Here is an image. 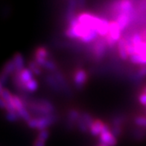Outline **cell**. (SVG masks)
Here are the masks:
<instances>
[{
    "mask_svg": "<svg viewBox=\"0 0 146 146\" xmlns=\"http://www.w3.org/2000/svg\"><path fill=\"white\" fill-rule=\"evenodd\" d=\"M51 58L50 53L44 46H39L34 52V60L38 64L41 68L43 66L45 63L48 59Z\"/></svg>",
    "mask_w": 146,
    "mask_h": 146,
    "instance_id": "6",
    "label": "cell"
},
{
    "mask_svg": "<svg viewBox=\"0 0 146 146\" xmlns=\"http://www.w3.org/2000/svg\"><path fill=\"white\" fill-rule=\"evenodd\" d=\"M142 92H144V93H145V94H146V86H145V87H143V88H142Z\"/></svg>",
    "mask_w": 146,
    "mask_h": 146,
    "instance_id": "30",
    "label": "cell"
},
{
    "mask_svg": "<svg viewBox=\"0 0 146 146\" xmlns=\"http://www.w3.org/2000/svg\"><path fill=\"white\" fill-rule=\"evenodd\" d=\"M42 69H46L50 73H54L58 70V64H56V62L52 58H49L46 60Z\"/></svg>",
    "mask_w": 146,
    "mask_h": 146,
    "instance_id": "16",
    "label": "cell"
},
{
    "mask_svg": "<svg viewBox=\"0 0 146 146\" xmlns=\"http://www.w3.org/2000/svg\"><path fill=\"white\" fill-rule=\"evenodd\" d=\"M117 49L118 54H119V58L122 60H127L129 59V54L127 51V41L125 36H121V39L119 40L117 43Z\"/></svg>",
    "mask_w": 146,
    "mask_h": 146,
    "instance_id": "9",
    "label": "cell"
},
{
    "mask_svg": "<svg viewBox=\"0 0 146 146\" xmlns=\"http://www.w3.org/2000/svg\"><path fill=\"white\" fill-rule=\"evenodd\" d=\"M89 79V75L87 72L84 69H76L73 75V83L76 90L81 91L84 90L87 84Z\"/></svg>",
    "mask_w": 146,
    "mask_h": 146,
    "instance_id": "5",
    "label": "cell"
},
{
    "mask_svg": "<svg viewBox=\"0 0 146 146\" xmlns=\"http://www.w3.org/2000/svg\"><path fill=\"white\" fill-rule=\"evenodd\" d=\"M49 136H50V132H49V131H48V129H44V130L39 131V133L37 135V138L41 139L46 142L48 139V138H49Z\"/></svg>",
    "mask_w": 146,
    "mask_h": 146,
    "instance_id": "26",
    "label": "cell"
},
{
    "mask_svg": "<svg viewBox=\"0 0 146 146\" xmlns=\"http://www.w3.org/2000/svg\"><path fill=\"white\" fill-rule=\"evenodd\" d=\"M12 60L15 66L16 72L22 71L25 68V59L21 53H16L12 58Z\"/></svg>",
    "mask_w": 146,
    "mask_h": 146,
    "instance_id": "14",
    "label": "cell"
},
{
    "mask_svg": "<svg viewBox=\"0 0 146 146\" xmlns=\"http://www.w3.org/2000/svg\"><path fill=\"white\" fill-rule=\"evenodd\" d=\"M115 21L117 23L121 31H125L133 21V19L130 15L125 14H119L115 17Z\"/></svg>",
    "mask_w": 146,
    "mask_h": 146,
    "instance_id": "10",
    "label": "cell"
},
{
    "mask_svg": "<svg viewBox=\"0 0 146 146\" xmlns=\"http://www.w3.org/2000/svg\"><path fill=\"white\" fill-rule=\"evenodd\" d=\"M133 137L136 139H143L146 137V130L137 127V129L133 131Z\"/></svg>",
    "mask_w": 146,
    "mask_h": 146,
    "instance_id": "24",
    "label": "cell"
},
{
    "mask_svg": "<svg viewBox=\"0 0 146 146\" xmlns=\"http://www.w3.org/2000/svg\"><path fill=\"white\" fill-rule=\"evenodd\" d=\"M17 113L18 115H19V119H22L23 121H25L26 123L29 122V121L32 119L31 113L29 112V110L25 108H25H23V109L19 110L17 111Z\"/></svg>",
    "mask_w": 146,
    "mask_h": 146,
    "instance_id": "18",
    "label": "cell"
},
{
    "mask_svg": "<svg viewBox=\"0 0 146 146\" xmlns=\"http://www.w3.org/2000/svg\"><path fill=\"white\" fill-rule=\"evenodd\" d=\"M38 82L35 78H33L30 81L25 84V90L26 92H36L38 89Z\"/></svg>",
    "mask_w": 146,
    "mask_h": 146,
    "instance_id": "19",
    "label": "cell"
},
{
    "mask_svg": "<svg viewBox=\"0 0 146 146\" xmlns=\"http://www.w3.org/2000/svg\"><path fill=\"white\" fill-rule=\"evenodd\" d=\"M138 101L139 102L146 108V94L144 92H141L138 96Z\"/></svg>",
    "mask_w": 146,
    "mask_h": 146,
    "instance_id": "28",
    "label": "cell"
},
{
    "mask_svg": "<svg viewBox=\"0 0 146 146\" xmlns=\"http://www.w3.org/2000/svg\"><path fill=\"white\" fill-rule=\"evenodd\" d=\"M46 141L36 137V139L33 143V146H46Z\"/></svg>",
    "mask_w": 146,
    "mask_h": 146,
    "instance_id": "29",
    "label": "cell"
},
{
    "mask_svg": "<svg viewBox=\"0 0 146 146\" xmlns=\"http://www.w3.org/2000/svg\"><path fill=\"white\" fill-rule=\"evenodd\" d=\"M77 18L78 22L81 24L87 26V27L90 28V29H94L96 31V27H97V25H98L101 19L100 17H98L97 16L93 15L90 13H87V12L78 14Z\"/></svg>",
    "mask_w": 146,
    "mask_h": 146,
    "instance_id": "4",
    "label": "cell"
},
{
    "mask_svg": "<svg viewBox=\"0 0 146 146\" xmlns=\"http://www.w3.org/2000/svg\"><path fill=\"white\" fill-rule=\"evenodd\" d=\"M29 69H31L32 72L34 73V75H40L42 74V68L38 65V64H36V61H35L34 60H31V61H29Z\"/></svg>",
    "mask_w": 146,
    "mask_h": 146,
    "instance_id": "20",
    "label": "cell"
},
{
    "mask_svg": "<svg viewBox=\"0 0 146 146\" xmlns=\"http://www.w3.org/2000/svg\"><path fill=\"white\" fill-rule=\"evenodd\" d=\"M25 108L30 113L36 115V117L45 116L55 113V107L50 101L46 98H27Z\"/></svg>",
    "mask_w": 146,
    "mask_h": 146,
    "instance_id": "1",
    "label": "cell"
},
{
    "mask_svg": "<svg viewBox=\"0 0 146 146\" xmlns=\"http://www.w3.org/2000/svg\"><path fill=\"white\" fill-rule=\"evenodd\" d=\"M45 82L48 87L52 89V90L56 92H61V88L60 87L59 84L56 80L55 77L53 73H49L48 75H46L45 77Z\"/></svg>",
    "mask_w": 146,
    "mask_h": 146,
    "instance_id": "13",
    "label": "cell"
},
{
    "mask_svg": "<svg viewBox=\"0 0 146 146\" xmlns=\"http://www.w3.org/2000/svg\"><path fill=\"white\" fill-rule=\"evenodd\" d=\"M109 25L110 22L108 20L104 18H101L100 21L96 27V31L98 33L99 37H105L108 35Z\"/></svg>",
    "mask_w": 146,
    "mask_h": 146,
    "instance_id": "12",
    "label": "cell"
},
{
    "mask_svg": "<svg viewBox=\"0 0 146 146\" xmlns=\"http://www.w3.org/2000/svg\"><path fill=\"white\" fill-rule=\"evenodd\" d=\"M99 142L101 144L108 146H115L117 145V138L113 134L110 130L104 131L99 136Z\"/></svg>",
    "mask_w": 146,
    "mask_h": 146,
    "instance_id": "8",
    "label": "cell"
},
{
    "mask_svg": "<svg viewBox=\"0 0 146 146\" xmlns=\"http://www.w3.org/2000/svg\"><path fill=\"white\" fill-rule=\"evenodd\" d=\"M145 115H146V108H145Z\"/></svg>",
    "mask_w": 146,
    "mask_h": 146,
    "instance_id": "32",
    "label": "cell"
},
{
    "mask_svg": "<svg viewBox=\"0 0 146 146\" xmlns=\"http://www.w3.org/2000/svg\"><path fill=\"white\" fill-rule=\"evenodd\" d=\"M146 78V66H141L137 70V72L132 75V80L134 81H141Z\"/></svg>",
    "mask_w": 146,
    "mask_h": 146,
    "instance_id": "17",
    "label": "cell"
},
{
    "mask_svg": "<svg viewBox=\"0 0 146 146\" xmlns=\"http://www.w3.org/2000/svg\"><path fill=\"white\" fill-rule=\"evenodd\" d=\"M58 115L55 113H52L45 116L32 118L27 122V125L30 128L36 129L40 131L44 129H48V127L55 124L56 121H58Z\"/></svg>",
    "mask_w": 146,
    "mask_h": 146,
    "instance_id": "2",
    "label": "cell"
},
{
    "mask_svg": "<svg viewBox=\"0 0 146 146\" xmlns=\"http://www.w3.org/2000/svg\"><path fill=\"white\" fill-rule=\"evenodd\" d=\"M13 104H14L16 111H18L19 110L25 108V105H24V103H23L22 98H20L19 96H17V95L13 96Z\"/></svg>",
    "mask_w": 146,
    "mask_h": 146,
    "instance_id": "22",
    "label": "cell"
},
{
    "mask_svg": "<svg viewBox=\"0 0 146 146\" xmlns=\"http://www.w3.org/2000/svg\"><path fill=\"white\" fill-rule=\"evenodd\" d=\"M81 115L78 110L71 109L69 110L67 113V119H66V125L68 127H73L76 125L78 119Z\"/></svg>",
    "mask_w": 146,
    "mask_h": 146,
    "instance_id": "11",
    "label": "cell"
},
{
    "mask_svg": "<svg viewBox=\"0 0 146 146\" xmlns=\"http://www.w3.org/2000/svg\"><path fill=\"white\" fill-rule=\"evenodd\" d=\"M16 72V69H15V66H14V62L11 60H8L5 64L4 67H3V69H2V73L5 74V75H8V77L11 76Z\"/></svg>",
    "mask_w": 146,
    "mask_h": 146,
    "instance_id": "15",
    "label": "cell"
},
{
    "mask_svg": "<svg viewBox=\"0 0 146 146\" xmlns=\"http://www.w3.org/2000/svg\"><path fill=\"white\" fill-rule=\"evenodd\" d=\"M108 130H110V127L108 124L104 123L101 119H96L90 128V133L93 137H99L102 133Z\"/></svg>",
    "mask_w": 146,
    "mask_h": 146,
    "instance_id": "7",
    "label": "cell"
},
{
    "mask_svg": "<svg viewBox=\"0 0 146 146\" xmlns=\"http://www.w3.org/2000/svg\"><path fill=\"white\" fill-rule=\"evenodd\" d=\"M81 118L83 121H84L85 124L88 126L89 128H90L91 125H92L95 120L92 117V115L90 113H87V112H84V113H81Z\"/></svg>",
    "mask_w": 146,
    "mask_h": 146,
    "instance_id": "23",
    "label": "cell"
},
{
    "mask_svg": "<svg viewBox=\"0 0 146 146\" xmlns=\"http://www.w3.org/2000/svg\"><path fill=\"white\" fill-rule=\"evenodd\" d=\"M97 146H108V145H103V144H99L98 145H97Z\"/></svg>",
    "mask_w": 146,
    "mask_h": 146,
    "instance_id": "31",
    "label": "cell"
},
{
    "mask_svg": "<svg viewBox=\"0 0 146 146\" xmlns=\"http://www.w3.org/2000/svg\"><path fill=\"white\" fill-rule=\"evenodd\" d=\"M110 131H111V132L113 133V134L116 138L120 137L121 134V133H122L121 126H119V125H111V127H110Z\"/></svg>",
    "mask_w": 146,
    "mask_h": 146,
    "instance_id": "27",
    "label": "cell"
},
{
    "mask_svg": "<svg viewBox=\"0 0 146 146\" xmlns=\"http://www.w3.org/2000/svg\"><path fill=\"white\" fill-rule=\"evenodd\" d=\"M133 122L137 127L146 130V115H137L133 119Z\"/></svg>",
    "mask_w": 146,
    "mask_h": 146,
    "instance_id": "21",
    "label": "cell"
},
{
    "mask_svg": "<svg viewBox=\"0 0 146 146\" xmlns=\"http://www.w3.org/2000/svg\"><path fill=\"white\" fill-rule=\"evenodd\" d=\"M108 46L104 37H98L91 46V54L96 61H100L108 52Z\"/></svg>",
    "mask_w": 146,
    "mask_h": 146,
    "instance_id": "3",
    "label": "cell"
},
{
    "mask_svg": "<svg viewBox=\"0 0 146 146\" xmlns=\"http://www.w3.org/2000/svg\"><path fill=\"white\" fill-rule=\"evenodd\" d=\"M6 119L8 121H11V122H15V121H19L20 119H19L17 111H11L7 112V113H6Z\"/></svg>",
    "mask_w": 146,
    "mask_h": 146,
    "instance_id": "25",
    "label": "cell"
}]
</instances>
